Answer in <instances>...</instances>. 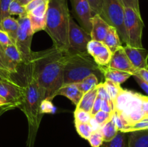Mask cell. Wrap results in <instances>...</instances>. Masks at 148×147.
<instances>
[{"label":"cell","mask_w":148,"mask_h":147,"mask_svg":"<svg viewBox=\"0 0 148 147\" xmlns=\"http://www.w3.org/2000/svg\"><path fill=\"white\" fill-rule=\"evenodd\" d=\"M67 52L54 46L46 50L32 52L27 63L37 82L42 100L51 102L64 84V66Z\"/></svg>","instance_id":"6da1fadb"},{"label":"cell","mask_w":148,"mask_h":147,"mask_svg":"<svg viewBox=\"0 0 148 147\" xmlns=\"http://www.w3.org/2000/svg\"><path fill=\"white\" fill-rule=\"evenodd\" d=\"M25 69V84L23 86V96L20 109L25 115L28 123L27 146L34 147L36 135L43 117L40 111L42 98L37 82L27 64Z\"/></svg>","instance_id":"7a4b0ae2"},{"label":"cell","mask_w":148,"mask_h":147,"mask_svg":"<svg viewBox=\"0 0 148 147\" xmlns=\"http://www.w3.org/2000/svg\"><path fill=\"white\" fill-rule=\"evenodd\" d=\"M71 16L67 0H49L45 30L53 46L64 52L69 50V27Z\"/></svg>","instance_id":"3957f363"},{"label":"cell","mask_w":148,"mask_h":147,"mask_svg":"<svg viewBox=\"0 0 148 147\" xmlns=\"http://www.w3.org/2000/svg\"><path fill=\"white\" fill-rule=\"evenodd\" d=\"M114 111L125 120L129 128L148 117V97L122 89L114 102Z\"/></svg>","instance_id":"277c9868"},{"label":"cell","mask_w":148,"mask_h":147,"mask_svg":"<svg viewBox=\"0 0 148 147\" xmlns=\"http://www.w3.org/2000/svg\"><path fill=\"white\" fill-rule=\"evenodd\" d=\"M90 74H95L101 80L103 76L101 66L87 52H67L64 66V84L81 82Z\"/></svg>","instance_id":"5b68a950"},{"label":"cell","mask_w":148,"mask_h":147,"mask_svg":"<svg viewBox=\"0 0 148 147\" xmlns=\"http://www.w3.org/2000/svg\"><path fill=\"white\" fill-rule=\"evenodd\" d=\"M124 6L121 0H102L100 15L108 24L116 30L122 43L127 44L124 27Z\"/></svg>","instance_id":"8992f818"},{"label":"cell","mask_w":148,"mask_h":147,"mask_svg":"<svg viewBox=\"0 0 148 147\" xmlns=\"http://www.w3.org/2000/svg\"><path fill=\"white\" fill-rule=\"evenodd\" d=\"M124 27L128 46L134 48H143L142 43L144 22L141 14L130 7L124 8Z\"/></svg>","instance_id":"52a82bcc"},{"label":"cell","mask_w":148,"mask_h":147,"mask_svg":"<svg viewBox=\"0 0 148 147\" xmlns=\"http://www.w3.org/2000/svg\"><path fill=\"white\" fill-rule=\"evenodd\" d=\"M17 22L19 27L14 45L21 55L23 64H25L30 60L31 56V43L34 33L27 14L18 17Z\"/></svg>","instance_id":"ba28073f"},{"label":"cell","mask_w":148,"mask_h":147,"mask_svg":"<svg viewBox=\"0 0 148 147\" xmlns=\"http://www.w3.org/2000/svg\"><path fill=\"white\" fill-rule=\"evenodd\" d=\"M91 39L90 34L78 25L71 17L69 27V50L70 53L87 52V46Z\"/></svg>","instance_id":"9c48e42d"},{"label":"cell","mask_w":148,"mask_h":147,"mask_svg":"<svg viewBox=\"0 0 148 147\" xmlns=\"http://www.w3.org/2000/svg\"><path fill=\"white\" fill-rule=\"evenodd\" d=\"M0 95L12 107H19L23 96V86L13 79L0 81Z\"/></svg>","instance_id":"30bf717a"},{"label":"cell","mask_w":148,"mask_h":147,"mask_svg":"<svg viewBox=\"0 0 148 147\" xmlns=\"http://www.w3.org/2000/svg\"><path fill=\"white\" fill-rule=\"evenodd\" d=\"M87 51L100 66H108L113 53L102 41L91 40L87 46Z\"/></svg>","instance_id":"8fae6325"},{"label":"cell","mask_w":148,"mask_h":147,"mask_svg":"<svg viewBox=\"0 0 148 147\" xmlns=\"http://www.w3.org/2000/svg\"><path fill=\"white\" fill-rule=\"evenodd\" d=\"M75 15L82 24V28L90 33L91 19L94 15L88 0H70Z\"/></svg>","instance_id":"7c38bea8"},{"label":"cell","mask_w":148,"mask_h":147,"mask_svg":"<svg viewBox=\"0 0 148 147\" xmlns=\"http://www.w3.org/2000/svg\"><path fill=\"white\" fill-rule=\"evenodd\" d=\"M109 67L122 71L128 72L132 75L137 73V69L132 64L128 56L126 54L124 49V46L119 48L116 51L113 53L111 59L108 65Z\"/></svg>","instance_id":"4fadbf2b"},{"label":"cell","mask_w":148,"mask_h":147,"mask_svg":"<svg viewBox=\"0 0 148 147\" xmlns=\"http://www.w3.org/2000/svg\"><path fill=\"white\" fill-rule=\"evenodd\" d=\"M124 51L131 61L132 64L137 69H148V51L144 48H134L125 45Z\"/></svg>","instance_id":"5bb4252c"},{"label":"cell","mask_w":148,"mask_h":147,"mask_svg":"<svg viewBox=\"0 0 148 147\" xmlns=\"http://www.w3.org/2000/svg\"><path fill=\"white\" fill-rule=\"evenodd\" d=\"M91 24L92 27L90 33L91 39L98 41H103L111 25L108 24L98 14H95L92 16L91 19Z\"/></svg>","instance_id":"9a60e30c"},{"label":"cell","mask_w":148,"mask_h":147,"mask_svg":"<svg viewBox=\"0 0 148 147\" xmlns=\"http://www.w3.org/2000/svg\"><path fill=\"white\" fill-rule=\"evenodd\" d=\"M84 93L79 90V88L77 86L76 84L73 83L62 85L56 92V96L62 95V96L66 97V98L70 99L72 103L77 107Z\"/></svg>","instance_id":"2e32d148"},{"label":"cell","mask_w":148,"mask_h":147,"mask_svg":"<svg viewBox=\"0 0 148 147\" xmlns=\"http://www.w3.org/2000/svg\"><path fill=\"white\" fill-rule=\"evenodd\" d=\"M101 70L106 80H110L120 85L132 76L128 72L112 69L108 66H101Z\"/></svg>","instance_id":"e0dca14e"},{"label":"cell","mask_w":148,"mask_h":147,"mask_svg":"<svg viewBox=\"0 0 148 147\" xmlns=\"http://www.w3.org/2000/svg\"><path fill=\"white\" fill-rule=\"evenodd\" d=\"M127 147H148V129L129 133Z\"/></svg>","instance_id":"ac0fdd59"},{"label":"cell","mask_w":148,"mask_h":147,"mask_svg":"<svg viewBox=\"0 0 148 147\" xmlns=\"http://www.w3.org/2000/svg\"><path fill=\"white\" fill-rule=\"evenodd\" d=\"M18 27L19 24L17 20L13 18L11 16L4 18L0 22V30L6 32L9 35L14 44L15 43L16 38H17Z\"/></svg>","instance_id":"d6986e66"},{"label":"cell","mask_w":148,"mask_h":147,"mask_svg":"<svg viewBox=\"0 0 148 147\" xmlns=\"http://www.w3.org/2000/svg\"><path fill=\"white\" fill-rule=\"evenodd\" d=\"M97 95H98V89L96 86L93 89L84 94L76 108H79V109H82L87 112H90L94 102L97 97Z\"/></svg>","instance_id":"ffe728a7"},{"label":"cell","mask_w":148,"mask_h":147,"mask_svg":"<svg viewBox=\"0 0 148 147\" xmlns=\"http://www.w3.org/2000/svg\"><path fill=\"white\" fill-rule=\"evenodd\" d=\"M103 42L108 46V48L111 50L112 53H114L119 48L123 46L122 42L120 39L116 30L111 26L110 27L109 30H108V33L106 35L105 39Z\"/></svg>","instance_id":"44dd1931"},{"label":"cell","mask_w":148,"mask_h":147,"mask_svg":"<svg viewBox=\"0 0 148 147\" xmlns=\"http://www.w3.org/2000/svg\"><path fill=\"white\" fill-rule=\"evenodd\" d=\"M4 51H5L6 56H7L9 61L11 62L14 69L18 71L19 66L23 64V60L15 45L12 44L4 48Z\"/></svg>","instance_id":"7402d4cb"},{"label":"cell","mask_w":148,"mask_h":147,"mask_svg":"<svg viewBox=\"0 0 148 147\" xmlns=\"http://www.w3.org/2000/svg\"><path fill=\"white\" fill-rule=\"evenodd\" d=\"M100 131L103 137L104 142L111 141L116 135L119 131L113 118L101 127Z\"/></svg>","instance_id":"603a6c76"},{"label":"cell","mask_w":148,"mask_h":147,"mask_svg":"<svg viewBox=\"0 0 148 147\" xmlns=\"http://www.w3.org/2000/svg\"><path fill=\"white\" fill-rule=\"evenodd\" d=\"M129 133L118 131L116 135L112 140L103 143L101 147H127Z\"/></svg>","instance_id":"cb8c5ba5"},{"label":"cell","mask_w":148,"mask_h":147,"mask_svg":"<svg viewBox=\"0 0 148 147\" xmlns=\"http://www.w3.org/2000/svg\"><path fill=\"white\" fill-rule=\"evenodd\" d=\"M99 83L101 82H100V79H98V76L95 74H90L85 78L82 81L75 84H76L77 86L79 88V90L85 94V92L95 87Z\"/></svg>","instance_id":"d4e9b609"},{"label":"cell","mask_w":148,"mask_h":147,"mask_svg":"<svg viewBox=\"0 0 148 147\" xmlns=\"http://www.w3.org/2000/svg\"><path fill=\"white\" fill-rule=\"evenodd\" d=\"M103 83L104 86H105L107 92H108V95H109L110 98H111V101L114 104V100L116 99V97L118 96L119 92L121 91L122 88L120 86V84L114 83V82H111L110 80H106Z\"/></svg>","instance_id":"484cf974"},{"label":"cell","mask_w":148,"mask_h":147,"mask_svg":"<svg viewBox=\"0 0 148 147\" xmlns=\"http://www.w3.org/2000/svg\"><path fill=\"white\" fill-rule=\"evenodd\" d=\"M30 21V25L34 33L40 30H45L46 29V16L43 17H34V16L27 14Z\"/></svg>","instance_id":"4316f807"},{"label":"cell","mask_w":148,"mask_h":147,"mask_svg":"<svg viewBox=\"0 0 148 147\" xmlns=\"http://www.w3.org/2000/svg\"><path fill=\"white\" fill-rule=\"evenodd\" d=\"M75 125L77 131V133L84 139L88 140V138L92 134V133L93 132L89 123L75 122Z\"/></svg>","instance_id":"83f0119b"},{"label":"cell","mask_w":148,"mask_h":147,"mask_svg":"<svg viewBox=\"0 0 148 147\" xmlns=\"http://www.w3.org/2000/svg\"><path fill=\"white\" fill-rule=\"evenodd\" d=\"M9 14L10 16L18 15L20 17L27 14V12L25 6L20 4L17 0H12L9 7Z\"/></svg>","instance_id":"f1b7e54d"},{"label":"cell","mask_w":148,"mask_h":147,"mask_svg":"<svg viewBox=\"0 0 148 147\" xmlns=\"http://www.w3.org/2000/svg\"><path fill=\"white\" fill-rule=\"evenodd\" d=\"M0 63L6 69V70L10 72L11 74H17L18 71L14 69V66L11 63V62L9 61L8 58L6 56L4 48L0 45Z\"/></svg>","instance_id":"f546056e"},{"label":"cell","mask_w":148,"mask_h":147,"mask_svg":"<svg viewBox=\"0 0 148 147\" xmlns=\"http://www.w3.org/2000/svg\"><path fill=\"white\" fill-rule=\"evenodd\" d=\"M74 117H75V122L89 123V121L92 118V115H91L90 112H88L82 109L76 108L74 112Z\"/></svg>","instance_id":"4dcf8cb0"},{"label":"cell","mask_w":148,"mask_h":147,"mask_svg":"<svg viewBox=\"0 0 148 147\" xmlns=\"http://www.w3.org/2000/svg\"><path fill=\"white\" fill-rule=\"evenodd\" d=\"M88 141H89L91 147H101L103 143L104 142L103 137V135L100 130L93 131L90 136L88 138Z\"/></svg>","instance_id":"1f68e13d"},{"label":"cell","mask_w":148,"mask_h":147,"mask_svg":"<svg viewBox=\"0 0 148 147\" xmlns=\"http://www.w3.org/2000/svg\"><path fill=\"white\" fill-rule=\"evenodd\" d=\"M114 113V112H113ZM113 113H109V112H104L103 110H100L95 114V115H93L94 119L96 120V122L99 124L101 126H102L103 125L106 123V122H108V120L111 119L113 116Z\"/></svg>","instance_id":"d6a6232c"},{"label":"cell","mask_w":148,"mask_h":147,"mask_svg":"<svg viewBox=\"0 0 148 147\" xmlns=\"http://www.w3.org/2000/svg\"><path fill=\"white\" fill-rule=\"evenodd\" d=\"M48 4H49V1H46L35 8L34 10H32L31 12L27 13V14L29 15L34 16V17H45L46 14V12H47L48 9Z\"/></svg>","instance_id":"836d02e7"},{"label":"cell","mask_w":148,"mask_h":147,"mask_svg":"<svg viewBox=\"0 0 148 147\" xmlns=\"http://www.w3.org/2000/svg\"><path fill=\"white\" fill-rule=\"evenodd\" d=\"M148 129V117H146L144 119L141 120L139 122H136L132 126L129 127L124 132L130 133L135 131H140V130Z\"/></svg>","instance_id":"e575fe53"},{"label":"cell","mask_w":148,"mask_h":147,"mask_svg":"<svg viewBox=\"0 0 148 147\" xmlns=\"http://www.w3.org/2000/svg\"><path fill=\"white\" fill-rule=\"evenodd\" d=\"M12 0H0V22L9 17V7Z\"/></svg>","instance_id":"d590c367"},{"label":"cell","mask_w":148,"mask_h":147,"mask_svg":"<svg viewBox=\"0 0 148 147\" xmlns=\"http://www.w3.org/2000/svg\"><path fill=\"white\" fill-rule=\"evenodd\" d=\"M12 44H14V43L9 36V35L6 32L0 30V45L4 48H5L6 47Z\"/></svg>","instance_id":"8d00e7d4"},{"label":"cell","mask_w":148,"mask_h":147,"mask_svg":"<svg viewBox=\"0 0 148 147\" xmlns=\"http://www.w3.org/2000/svg\"><path fill=\"white\" fill-rule=\"evenodd\" d=\"M97 89H98V97H101L102 99H104V100L112 102L103 82H101V83L97 85Z\"/></svg>","instance_id":"74e56055"},{"label":"cell","mask_w":148,"mask_h":147,"mask_svg":"<svg viewBox=\"0 0 148 147\" xmlns=\"http://www.w3.org/2000/svg\"><path fill=\"white\" fill-rule=\"evenodd\" d=\"M94 14H101L102 0H88Z\"/></svg>","instance_id":"f35d334b"},{"label":"cell","mask_w":148,"mask_h":147,"mask_svg":"<svg viewBox=\"0 0 148 147\" xmlns=\"http://www.w3.org/2000/svg\"><path fill=\"white\" fill-rule=\"evenodd\" d=\"M121 1L124 4V7H130V8L134 9L138 13H140L139 0H121Z\"/></svg>","instance_id":"ab89813d"},{"label":"cell","mask_w":148,"mask_h":147,"mask_svg":"<svg viewBox=\"0 0 148 147\" xmlns=\"http://www.w3.org/2000/svg\"><path fill=\"white\" fill-rule=\"evenodd\" d=\"M46 1H49V0H32V1H30L27 5L25 6L27 14Z\"/></svg>","instance_id":"60d3db41"},{"label":"cell","mask_w":148,"mask_h":147,"mask_svg":"<svg viewBox=\"0 0 148 147\" xmlns=\"http://www.w3.org/2000/svg\"><path fill=\"white\" fill-rule=\"evenodd\" d=\"M101 110H103L106 112H109V113H113L114 112V104L111 101L103 99L102 103H101Z\"/></svg>","instance_id":"b9f144b4"},{"label":"cell","mask_w":148,"mask_h":147,"mask_svg":"<svg viewBox=\"0 0 148 147\" xmlns=\"http://www.w3.org/2000/svg\"><path fill=\"white\" fill-rule=\"evenodd\" d=\"M102 100L103 99H101V97H98V95H97V97H96V99H95V102H94L93 105H92V110H91V112H90V114L92 116L95 115V114L98 112V111L101 110Z\"/></svg>","instance_id":"7bdbcfd3"},{"label":"cell","mask_w":148,"mask_h":147,"mask_svg":"<svg viewBox=\"0 0 148 147\" xmlns=\"http://www.w3.org/2000/svg\"><path fill=\"white\" fill-rule=\"evenodd\" d=\"M133 76H134V79H135L136 82H137V84H138L140 85V87L143 89V90L145 92V93L147 94V97H148V84H147L146 83V82H145V81L143 80V79H142V78L140 77L139 75L134 74V75H133Z\"/></svg>","instance_id":"ee69618b"},{"label":"cell","mask_w":148,"mask_h":147,"mask_svg":"<svg viewBox=\"0 0 148 147\" xmlns=\"http://www.w3.org/2000/svg\"><path fill=\"white\" fill-rule=\"evenodd\" d=\"M53 109V106L51 105V102L47 100H44L42 102L40 105V111L42 114H44L46 112H51Z\"/></svg>","instance_id":"f6af8a7d"},{"label":"cell","mask_w":148,"mask_h":147,"mask_svg":"<svg viewBox=\"0 0 148 147\" xmlns=\"http://www.w3.org/2000/svg\"><path fill=\"white\" fill-rule=\"evenodd\" d=\"M135 74L139 75L148 84V69H142L137 71Z\"/></svg>","instance_id":"bcb514c9"},{"label":"cell","mask_w":148,"mask_h":147,"mask_svg":"<svg viewBox=\"0 0 148 147\" xmlns=\"http://www.w3.org/2000/svg\"><path fill=\"white\" fill-rule=\"evenodd\" d=\"M89 124H90V125L91 128H92V131H98V130H100V128H101V125H100L99 124L96 122V120L94 119V118L92 116V118H91V119L90 120Z\"/></svg>","instance_id":"7dc6e473"},{"label":"cell","mask_w":148,"mask_h":147,"mask_svg":"<svg viewBox=\"0 0 148 147\" xmlns=\"http://www.w3.org/2000/svg\"><path fill=\"white\" fill-rule=\"evenodd\" d=\"M0 73L1 74L3 75V76H4V77H6L7 79H12V74L10 73V72L7 71V70H6L5 68L4 67V66H2V65L0 63Z\"/></svg>","instance_id":"c3c4849f"},{"label":"cell","mask_w":148,"mask_h":147,"mask_svg":"<svg viewBox=\"0 0 148 147\" xmlns=\"http://www.w3.org/2000/svg\"><path fill=\"white\" fill-rule=\"evenodd\" d=\"M7 105H9V104L7 103V100H6L3 97H1V95H0V108L3 106H7ZM10 106H11V105H10Z\"/></svg>","instance_id":"681fc988"},{"label":"cell","mask_w":148,"mask_h":147,"mask_svg":"<svg viewBox=\"0 0 148 147\" xmlns=\"http://www.w3.org/2000/svg\"><path fill=\"white\" fill-rule=\"evenodd\" d=\"M17 1H18V2L20 3V4H22V5L23 6H25L27 5L30 1H31L32 0H17Z\"/></svg>","instance_id":"f907efd6"},{"label":"cell","mask_w":148,"mask_h":147,"mask_svg":"<svg viewBox=\"0 0 148 147\" xmlns=\"http://www.w3.org/2000/svg\"><path fill=\"white\" fill-rule=\"evenodd\" d=\"M3 80H11V79H7V78L4 77V76H3L1 73H0V81H3Z\"/></svg>","instance_id":"816d5d0a"}]
</instances>
